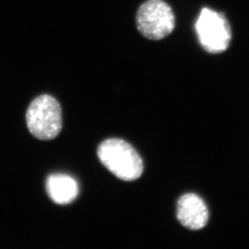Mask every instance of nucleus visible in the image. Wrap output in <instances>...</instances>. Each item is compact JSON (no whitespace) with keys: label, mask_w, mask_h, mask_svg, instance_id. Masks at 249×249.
<instances>
[{"label":"nucleus","mask_w":249,"mask_h":249,"mask_svg":"<svg viewBox=\"0 0 249 249\" xmlns=\"http://www.w3.org/2000/svg\"><path fill=\"white\" fill-rule=\"evenodd\" d=\"M98 157L102 164L118 178L135 181L142 175L143 160L130 143L121 139H107L99 144Z\"/></svg>","instance_id":"f257e3e1"},{"label":"nucleus","mask_w":249,"mask_h":249,"mask_svg":"<svg viewBox=\"0 0 249 249\" xmlns=\"http://www.w3.org/2000/svg\"><path fill=\"white\" fill-rule=\"evenodd\" d=\"M177 218L190 230H200L207 225L209 212L204 201L195 194H186L179 198Z\"/></svg>","instance_id":"39448f33"},{"label":"nucleus","mask_w":249,"mask_h":249,"mask_svg":"<svg viewBox=\"0 0 249 249\" xmlns=\"http://www.w3.org/2000/svg\"><path fill=\"white\" fill-rule=\"evenodd\" d=\"M26 122L31 134L39 140H52L62 127V112L58 102L49 94L36 98L28 107Z\"/></svg>","instance_id":"20e7f679"},{"label":"nucleus","mask_w":249,"mask_h":249,"mask_svg":"<svg viewBox=\"0 0 249 249\" xmlns=\"http://www.w3.org/2000/svg\"><path fill=\"white\" fill-rule=\"evenodd\" d=\"M137 31L148 40L158 41L169 36L176 27V17L164 0H146L135 16Z\"/></svg>","instance_id":"f03ea898"},{"label":"nucleus","mask_w":249,"mask_h":249,"mask_svg":"<svg viewBox=\"0 0 249 249\" xmlns=\"http://www.w3.org/2000/svg\"><path fill=\"white\" fill-rule=\"evenodd\" d=\"M46 190L50 198L57 204H69L78 195L77 181L66 174L50 175L46 181Z\"/></svg>","instance_id":"423d86ee"},{"label":"nucleus","mask_w":249,"mask_h":249,"mask_svg":"<svg viewBox=\"0 0 249 249\" xmlns=\"http://www.w3.org/2000/svg\"><path fill=\"white\" fill-rule=\"evenodd\" d=\"M195 29L202 50L210 54H220L230 47L232 30L223 12L203 7L197 18Z\"/></svg>","instance_id":"7ed1b4c3"}]
</instances>
